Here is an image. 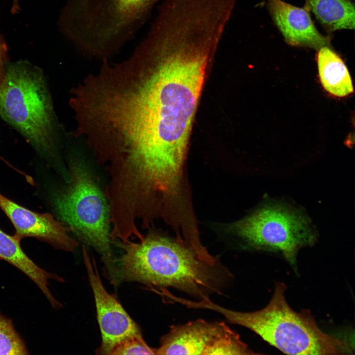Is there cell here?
Segmentation results:
<instances>
[{"label": "cell", "mask_w": 355, "mask_h": 355, "mask_svg": "<svg viewBox=\"0 0 355 355\" xmlns=\"http://www.w3.org/2000/svg\"><path fill=\"white\" fill-rule=\"evenodd\" d=\"M221 35L199 19L154 21L126 60L106 59L79 83L73 100L78 134L95 158L133 185L178 187L205 77Z\"/></svg>", "instance_id": "1"}, {"label": "cell", "mask_w": 355, "mask_h": 355, "mask_svg": "<svg viewBox=\"0 0 355 355\" xmlns=\"http://www.w3.org/2000/svg\"><path fill=\"white\" fill-rule=\"evenodd\" d=\"M122 250L106 266L114 284L137 282L160 289L172 287L199 299L220 294L232 275L219 260L212 262L189 244L150 232L143 239L113 242Z\"/></svg>", "instance_id": "2"}, {"label": "cell", "mask_w": 355, "mask_h": 355, "mask_svg": "<svg viewBox=\"0 0 355 355\" xmlns=\"http://www.w3.org/2000/svg\"><path fill=\"white\" fill-rule=\"evenodd\" d=\"M286 288L277 283L267 305L251 312L236 311L224 308L209 297L199 303L201 309L222 315L230 322L254 332L264 341L288 355H339L351 353L348 343L328 334L318 326L310 311L293 310L285 296Z\"/></svg>", "instance_id": "3"}, {"label": "cell", "mask_w": 355, "mask_h": 355, "mask_svg": "<svg viewBox=\"0 0 355 355\" xmlns=\"http://www.w3.org/2000/svg\"><path fill=\"white\" fill-rule=\"evenodd\" d=\"M0 115L39 151L51 150L59 138L43 72L27 61L6 65L0 85Z\"/></svg>", "instance_id": "4"}, {"label": "cell", "mask_w": 355, "mask_h": 355, "mask_svg": "<svg viewBox=\"0 0 355 355\" xmlns=\"http://www.w3.org/2000/svg\"><path fill=\"white\" fill-rule=\"evenodd\" d=\"M70 171L68 184L55 198V211L80 241L98 251L103 261L107 260L112 255L106 199L81 160L74 158Z\"/></svg>", "instance_id": "5"}, {"label": "cell", "mask_w": 355, "mask_h": 355, "mask_svg": "<svg viewBox=\"0 0 355 355\" xmlns=\"http://www.w3.org/2000/svg\"><path fill=\"white\" fill-rule=\"evenodd\" d=\"M230 228L253 248L281 251L295 270L298 250L316 238L306 216L280 204L266 205Z\"/></svg>", "instance_id": "6"}, {"label": "cell", "mask_w": 355, "mask_h": 355, "mask_svg": "<svg viewBox=\"0 0 355 355\" xmlns=\"http://www.w3.org/2000/svg\"><path fill=\"white\" fill-rule=\"evenodd\" d=\"M256 354L223 321L198 319L173 325L163 336L156 355Z\"/></svg>", "instance_id": "7"}, {"label": "cell", "mask_w": 355, "mask_h": 355, "mask_svg": "<svg viewBox=\"0 0 355 355\" xmlns=\"http://www.w3.org/2000/svg\"><path fill=\"white\" fill-rule=\"evenodd\" d=\"M84 263L95 301L97 319L101 330L102 343L97 354L110 355L119 344L126 339L142 334L136 323L116 299L104 287L95 260L82 246Z\"/></svg>", "instance_id": "8"}, {"label": "cell", "mask_w": 355, "mask_h": 355, "mask_svg": "<svg viewBox=\"0 0 355 355\" xmlns=\"http://www.w3.org/2000/svg\"><path fill=\"white\" fill-rule=\"evenodd\" d=\"M0 208L14 226V235L20 240L33 237L55 248L71 252L78 246V243L69 234L70 228L50 213L31 211L0 193Z\"/></svg>", "instance_id": "9"}, {"label": "cell", "mask_w": 355, "mask_h": 355, "mask_svg": "<svg viewBox=\"0 0 355 355\" xmlns=\"http://www.w3.org/2000/svg\"><path fill=\"white\" fill-rule=\"evenodd\" d=\"M271 16L286 42L291 45L320 49L329 45L330 39L317 29L310 10L282 0H268Z\"/></svg>", "instance_id": "10"}, {"label": "cell", "mask_w": 355, "mask_h": 355, "mask_svg": "<svg viewBox=\"0 0 355 355\" xmlns=\"http://www.w3.org/2000/svg\"><path fill=\"white\" fill-rule=\"evenodd\" d=\"M20 241L15 235H9L0 228V258L24 273L37 285L53 308H60L62 305L49 289L48 281L52 279L63 282L64 280L38 266L23 250Z\"/></svg>", "instance_id": "11"}, {"label": "cell", "mask_w": 355, "mask_h": 355, "mask_svg": "<svg viewBox=\"0 0 355 355\" xmlns=\"http://www.w3.org/2000/svg\"><path fill=\"white\" fill-rule=\"evenodd\" d=\"M317 61L320 81L326 91L338 97L347 96L353 91L348 69L336 53L323 46L319 49Z\"/></svg>", "instance_id": "12"}, {"label": "cell", "mask_w": 355, "mask_h": 355, "mask_svg": "<svg viewBox=\"0 0 355 355\" xmlns=\"http://www.w3.org/2000/svg\"><path fill=\"white\" fill-rule=\"evenodd\" d=\"M306 7L327 30L355 28V6L348 0H306Z\"/></svg>", "instance_id": "13"}, {"label": "cell", "mask_w": 355, "mask_h": 355, "mask_svg": "<svg viewBox=\"0 0 355 355\" xmlns=\"http://www.w3.org/2000/svg\"><path fill=\"white\" fill-rule=\"evenodd\" d=\"M27 354V348L11 320L0 315V355Z\"/></svg>", "instance_id": "14"}, {"label": "cell", "mask_w": 355, "mask_h": 355, "mask_svg": "<svg viewBox=\"0 0 355 355\" xmlns=\"http://www.w3.org/2000/svg\"><path fill=\"white\" fill-rule=\"evenodd\" d=\"M110 355H156V349L149 347L142 334L131 336L119 344Z\"/></svg>", "instance_id": "15"}, {"label": "cell", "mask_w": 355, "mask_h": 355, "mask_svg": "<svg viewBox=\"0 0 355 355\" xmlns=\"http://www.w3.org/2000/svg\"><path fill=\"white\" fill-rule=\"evenodd\" d=\"M8 61V48L0 32V85L3 82Z\"/></svg>", "instance_id": "16"}, {"label": "cell", "mask_w": 355, "mask_h": 355, "mask_svg": "<svg viewBox=\"0 0 355 355\" xmlns=\"http://www.w3.org/2000/svg\"><path fill=\"white\" fill-rule=\"evenodd\" d=\"M12 7L11 12L12 14L17 13L20 10L19 2V0H12Z\"/></svg>", "instance_id": "17"}]
</instances>
